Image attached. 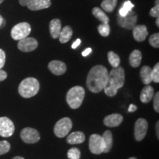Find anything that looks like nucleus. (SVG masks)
<instances>
[{"label":"nucleus","instance_id":"nucleus-42","mask_svg":"<svg viewBox=\"0 0 159 159\" xmlns=\"http://www.w3.org/2000/svg\"><path fill=\"white\" fill-rule=\"evenodd\" d=\"M156 25L158 26H159V17H158V18H156Z\"/></svg>","mask_w":159,"mask_h":159},{"label":"nucleus","instance_id":"nucleus-3","mask_svg":"<svg viewBox=\"0 0 159 159\" xmlns=\"http://www.w3.org/2000/svg\"><path fill=\"white\" fill-rule=\"evenodd\" d=\"M40 89L39 80L34 77H27L19 85V93L24 98H30L36 95Z\"/></svg>","mask_w":159,"mask_h":159},{"label":"nucleus","instance_id":"nucleus-33","mask_svg":"<svg viewBox=\"0 0 159 159\" xmlns=\"http://www.w3.org/2000/svg\"><path fill=\"white\" fill-rule=\"evenodd\" d=\"M152 99H153L154 110L157 113H159V92H156V94H154V97Z\"/></svg>","mask_w":159,"mask_h":159},{"label":"nucleus","instance_id":"nucleus-23","mask_svg":"<svg viewBox=\"0 0 159 159\" xmlns=\"http://www.w3.org/2000/svg\"><path fill=\"white\" fill-rule=\"evenodd\" d=\"M102 139L105 144L104 152H110L113 146V136L110 130L105 131L102 135Z\"/></svg>","mask_w":159,"mask_h":159},{"label":"nucleus","instance_id":"nucleus-24","mask_svg":"<svg viewBox=\"0 0 159 159\" xmlns=\"http://www.w3.org/2000/svg\"><path fill=\"white\" fill-rule=\"evenodd\" d=\"M92 13L102 24H108L109 18L108 16L105 14L102 10L99 8V7H94L92 10Z\"/></svg>","mask_w":159,"mask_h":159},{"label":"nucleus","instance_id":"nucleus-31","mask_svg":"<svg viewBox=\"0 0 159 159\" xmlns=\"http://www.w3.org/2000/svg\"><path fill=\"white\" fill-rule=\"evenodd\" d=\"M10 150H11V144L8 142L7 141L0 142V156L8 152Z\"/></svg>","mask_w":159,"mask_h":159},{"label":"nucleus","instance_id":"nucleus-44","mask_svg":"<svg viewBox=\"0 0 159 159\" xmlns=\"http://www.w3.org/2000/svg\"><path fill=\"white\" fill-rule=\"evenodd\" d=\"M128 159H137V158H135V157H130V158H129Z\"/></svg>","mask_w":159,"mask_h":159},{"label":"nucleus","instance_id":"nucleus-38","mask_svg":"<svg viewBox=\"0 0 159 159\" xmlns=\"http://www.w3.org/2000/svg\"><path fill=\"white\" fill-rule=\"evenodd\" d=\"M81 43V40L80 39H77L76 41H75L74 43H72V45H71V48L72 49H76L77 47H78V46Z\"/></svg>","mask_w":159,"mask_h":159},{"label":"nucleus","instance_id":"nucleus-28","mask_svg":"<svg viewBox=\"0 0 159 159\" xmlns=\"http://www.w3.org/2000/svg\"><path fill=\"white\" fill-rule=\"evenodd\" d=\"M98 31L102 36L107 37L110 34L111 27L108 24H101L98 26Z\"/></svg>","mask_w":159,"mask_h":159},{"label":"nucleus","instance_id":"nucleus-21","mask_svg":"<svg viewBox=\"0 0 159 159\" xmlns=\"http://www.w3.org/2000/svg\"><path fill=\"white\" fill-rule=\"evenodd\" d=\"M142 58V52L138 49L134 50L131 52V54L129 57V61H130V64L131 66L136 68L139 67V65L141 64Z\"/></svg>","mask_w":159,"mask_h":159},{"label":"nucleus","instance_id":"nucleus-17","mask_svg":"<svg viewBox=\"0 0 159 159\" xmlns=\"http://www.w3.org/2000/svg\"><path fill=\"white\" fill-rule=\"evenodd\" d=\"M155 94L154 89L152 86L148 85L141 91L140 100L143 103H148L152 100Z\"/></svg>","mask_w":159,"mask_h":159},{"label":"nucleus","instance_id":"nucleus-8","mask_svg":"<svg viewBox=\"0 0 159 159\" xmlns=\"http://www.w3.org/2000/svg\"><path fill=\"white\" fill-rule=\"evenodd\" d=\"M21 6H27L33 11L48 8L51 6V0H19Z\"/></svg>","mask_w":159,"mask_h":159},{"label":"nucleus","instance_id":"nucleus-9","mask_svg":"<svg viewBox=\"0 0 159 159\" xmlns=\"http://www.w3.org/2000/svg\"><path fill=\"white\" fill-rule=\"evenodd\" d=\"M117 21L119 26L127 30H133L137 23V15L134 11H130L125 16H118Z\"/></svg>","mask_w":159,"mask_h":159},{"label":"nucleus","instance_id":"nucleus-37","mask_svg":"<svg viewBox=\"0 0 159 159\" xmlns=\"http://www.w3.org/2000/svg\"><path fill=\"white\" fill-rule=\"evenodd\" d=\"M91 52H92V49L91 48H87L85 50H84L82 52V55L83 57H86L88 56L89 55H90L91 53Z\"/></svg>","mask_w":159,"mask_h":159},{"label":"nucleus","instance_id":"nucleus-2","mask_svg":"<svg viewBox=\"0 0 159 159\" xmlns=\"http://www.w3.org/2000/svg\"><path fill=\"white\" fill-rule=\"evenodd\" d=\"M125 79V70L122 66L113 69L110 73H108V82L103 89L105 94L108 97L116 96L119 89L124 85Z\"/></svg>","mask_w":159,"mask_h":159},{"label":"nucleus","instance_id":"nucleus-14","mask_svg":"<svg viewBox=\"0 0 159 159\" xmlns=\"http://www.w3.org/2000/svg\"><path fill=\"white\" fill-rule=\"evenodd\" d=\"M49 69L55 75H62L66 71V65L61 61H52L49 63Z\"/></svg>","mask_w":159,"mask_h":159},{"label":"nucleus","instance_id":"nucleus-32","mask_svg":"<svg viewBox=\"0 0 159 159\" xmlns=\"http://www.w3.org/2000/svg\"><path fill=\"white\" fill-rule=\"evenodd\" d=\"M152 80L153 82L159 83V63H157L154 68L152 69Z\"/></svg>","mask_w":159,"mask_h":159},{"label":"nucleus","instance_id":"nucleus-15","mask_svg":"<svg viewBox=\"0 0 159 159\" xmlns=\"http://www.w3.org/2000/svg\"><path fill=\"white\" fill-rule=\"evenodd\" d=\"M123 121V116L119 114H113L105 116L103 123L108 128H115L121 125Z\"/></svg>","mask_w":159,"mask_h":159},{"label":"nucleus","instance_id":"nucleus-18","mask_svg":"<svg viewBox=\"0 0 159 159\" xmlns=\"http://www.w3.org/2000/svg\"><path fill=\"white\" fill-rule=\"evenodd\" d=\"M85 134L81 131H76L69 134L66 139V142L69 144H78L84 142Z\"/></svg>","mask_w":159,"mask_h":159},{"label":"nucleus","instance_id":"nucleus-35","mask_svg":"<svg viewBox=\"0 0 159 159\" xmlns=\"http://www.w3.org/2000/svg\"><path fill=\"white\" fill-rule=\"evenodd\" d=\"M6 55L5 52L2 49H0V69H2L4 67L5 63Z\"/></svg>","mask_w":159,"mask_h":159},{"label":"nucleus","instance_id":"nucleus-22","mask_svg":"<svg viewBox=\"0 0 159 159\" xmlns=\"http://www.w3.org/2000/svg\"><path fill=\"white\" fill-rule=\"evenodd\" d=\"M72 29L69 26H66L63 29H61V33H60V35L58 37L61 43H64L68 42L69 40L71 39V38L72 37Z\"/></svg>","mask_w":159,"mask_h":159},{"label":"nucleus","instance_id":"nucleus-10","mask_svg":"<svg viewBox=\"0 0 159 159\" xmlns=\"http://www.w3.org/2000/svg\"><path fill=\"white\" fill-rule=\"evenodd\" d=\"M148 130V123L146 119L139 118L136 120L134 127V136L137 142H141L146 136Z\"/></svg>","mask_w":159,"mask_h":159},{"label":"nucleus","instance_id":"nucleus-4","mask_svg":"<svg viewBox=\"0 0 159 159\" xmlns=\"http://www.w3.org/2000/svg\"><path fill=\"white\" fill-rule=\"evenodd\" d=\"M85 90L81 86H74L68 91L66 94V102L71 108L77 109L82 105L85 97Z\"/></svg>","mask_w":159,"mask_h":159},{"label":"nucleus","instance_id":"nucleus-41","mask_svg":"<svg viewBox=\"0 0 159 159\" xmlns=\"http://www.w3.org/2000/svg\"><path fill=\"white\" fill-rule=\"evenodd\" d=\"M3 23H5V20H4L2 16L0 15V27L3 25Z\"/></svg>","mask_w":159,"mask_h":159},{"label":"nucleus","instance_id":"nucleus-34","mask_svg":"<svg viewBox=\"0 0 159 159\" xmlns=\"http://www.w3.org/2000/svg\"><path fill=\"white\" fill-rule=\"evenodd\" d=\"M150 15L152 17H156V18L159 17V5L158 4H156V5H155V7H153L152 9L150 10Z\"/></svg>","mask_w":159,"mask_h":159},{"label":"nucleus","instance_id":"nucleus-36","mask_svg":"<svg viewBox=\"0 0 159 159\" xmlns=\"http://www.w3.org/2000/svg\"><path fill=\"white\" fill-rule=\"evenodd\" d=\"M7 74L6 71H5L2 69H0V82L5 80L7 78Z\"/></svg>","mask_w":159,"mask_h":159},{"label":"nucleus","instance_id":"nucleus-1","mask_svg":"<svg viewBox=\"0 0 159 159\" xmlns=\"http://www.w3.org/2000/svg\"><path fill=\"white\" fill-rule=\"evenodd\" d=\"M108 79V71L102 65H97L89 71L86 79L89 90L93 93H99L105 89Z\"/></svg>","mask_w":159,"mask_h":159},{"label":"nucleus","instance_id":"nucleus-20","mask_svg":"<svg viewBox=\"0 0 159 159\" xmlns=\"http://www.w3.org/2000/svg\"><path fill=\"white\" fill-rule=\"evenodd\" d=\"M140 76L143 83L145 85L150 84L152 80V69L148 66H144L140 71Z\"/></svg>","mask_w":159,"mask_h":159},{"label":"nucleus","instance_id":"nucleus-27","mask_svg":"<svg viewBox=\"0 0 159 159\" xmlns=\"http://www.w3.org/2000/svg\"><path fill=\"white\" fill-rule=\"evenodd\" d=\"M108 58L109 63H110L113 68H117V67L119 66V64H120V57L114 52H109L108 53Z\"/></svg>","mask_w":159,"mask_h":159},{"label":"nucleus","instance_id":"nucleus-45","mask_svg":"<svg viewBox=\"0 0 159 159\" xmlns=\"http://www.w3.org/2000/svg\"><path fill=\"white\" fill-rule=\"evenodd\" d=\"M3 1H4V0H0V4L2 3V2H3Z\"/></svg>","mask_w":159,"mask_h":159},{"label":"nucleus","instance_id":"nucleus-25","mask_svg":"<svg viewBox=\"0 0 159 159\" xmlns=\"http://www.w3.org/2000/svg\"><path fill=\"white\" fill-rule=\"evenodd\" d=\"M134 7V5L133 4L130 0H126L124 3H123L122 7L119 9V16H125Z\"/></svg>","mask_w":159,"mask_h":159},{"label":"nucleus","instance_id":"nucleus-16","mask_svg":"<svg viewBox=\"0 0 159 159\" xmlns=\"http://www.w3.org/2000/svg\"><path fill=\"white\" fill-rule=\"evenodd\" d=\"M133 35L134 39L139 42H142L148 35V31L145 25H136L133 29Z\"/></svg>","mask_w":159,"mask_h":159},{"label":"nucleus","instance_id":"nucleus-12","mask_svg":"<svg viewBox=\"0 0 159 159\" xmlns=\"http://www.w3.org/2000/svg\"><path fill=\"white\" fill-rule=\"evenodd\" d=\"M21 139L24 142L27 144H35L40 140V134L39 131L34 128H25L21 130Z\"/></svg>","mask_w":159,"mask_h":159},{"label":"nucleus","instance_id":"nucleus-26","mask_svg":"<svg viewBox=\"0 0 159 159\" xmlns=\"http://www.w3.org/2000/svg\"><path fill=\"white\" fill-rule=\"evenodd\" d=\"M117 4V0H103L101 3V7L103 11L111 13L116 7Z\"/></svg>","mask_w":159,"mask_h":159},{"label":"nucleus","instance_id":"nucleus-40","mask_svg":"<svg viewBox=\"0 0 159 159\" xmlns=\"http://www.w3.org/2000/svg\"><path fill=\"white\" fill-rule=\"evenodd\" d=\"M158 126H159V122L158 121L156 123V134H157V138H159V133H158Z\"/></svg>","mask_w":159,"mask_h":159},{"label":"nucleus","instance_id":"nucleus-11","mask_svg":"<svg viewBox=\"0 0 159 159\" xmlns=\"http://www.w3.org/2000/svg\"><path fill=\"white\" fill-rule=\"evenodd\" d=\"M15 130V126L11 119L5 116L0 117V136L7 138L11 136Z\"/></svg>","mask_w":159,"mask_h":159},{"label":"nucleus","instance_id":"nucleus-7","mask_svg":"<svg viewBox=\"0 0 159 159\" xmlns=\"http://www.w3.org/2000/svg\"><path fill=\"white\" fill-rule=\"evenodd\" d=\"M89 150L91 153L99 155L104 152L105 144L102 136L98 134L91 135L89 138Z\"/></svg>","mask_w":159,"mask_h":159},{"label":"nucleus","instance_id":"nucleus-30","mask_svg":"<svg viewBox=\"0 0 159 159\" xmlns=\"http://www.w3.org/2000/svg\"><path fill=\"white\" fill-rule=\"evenodd\" d=\"M149 43L154 48H158L159 47V34L158 33H154L151 35L149 39Z\"/></svg>","mask_w":159,"mask_h":159},{"label":"nucleus","instance_id":"nucleus-29","mask_svg":"<svg viewBox=\"0 0 159 159\" xmlns=\"http://www.w3.org/2000/svg\"><path fill=\"white\" fill-rule=\"evenodd\" d=\"M80 151L76 148H71L67 152V157L69 159H80Z\"/></svg>","mask_w":159,"mask_h":159},{"label":"nucleus","instance_id":"nucleus-13","mask_svg":"<svg viewBox=\"0 0 159 159\" xmlns=\"http://www.w3.org/2000/svg\"><path fill=\"white\" fill-rule=\"evenodd\" d=\"M38 41L36 39H33V38L27 37L25 39H23L19 41L18 43V48L19 50L24 52H30L35 50L38 47Z\"/></svg>","mask_w":159,"mask_h":159},{"label":"nucleus","instance_id":"nucleus-19","mask_svg":"<svg viewBox=\"0 0 159 159\" xmlns=\"http://www.w3.org/2000/svg\"><path fill=\"white\" fill-rule=\"evenodd\" d=\"M61 21L58 19H52L49 23V32L53 39H57L61 31Z\"/></svg>","mask_w":159,"mask_h":159},{"label":"nucleus","instance_id":"nucleus-43","mask_svg":"<svg viewBox=\"0 0 159 159\" xmlns=\"http://www.w3.org/2000/svg\"><path fill=\"white\" fill-rule=\"evenodd\" d=\"M13 159H25V158H22V157H21V156H16V157H14V158H13Z\"/></svg>","mask_w":159,"mask_h":159},{"label":"nucleus","instance_id":"nucleus-5","mask_svg":"<svg viewBox=\"0 0 159 159\" xmlns=\"http://www.w3.org/2000/svg\"><path fill=\"white\" fill-rule=\"evenodd\" d=\"M72 128V121L68 117H64L57 121L54 128L55 135L58 138L67 136Z\"/></svg>","mask_w":159,"mask_h":159},{"label":"nucleus","instance_id":"nucleus-39","mask_svg":"<svg viewBox=\"0 0 159 159\" xmlns=\"http://www.w3.org/2000/svg\"><path fill=\"white\" fill-rule=\"evenodd\" d=\"M137 106L136 105H135L134 104H130V106H129L128 108V112L130 113H132V112H134V111H136L137 110Z\"/></svg>","mask_w":159,"mask_h":159},{"label":"nucleus","instance_id":"nucleus-6","mask_svg":"<svg viewBox=\"0 0 159 159\" xmlns=\"http://www.w3.org/2000/svg\"><path fill=\"white\" fill-rule=\"evenodd\" d=\"M31 32V26L27 22H21L16 25L11 30V37L16 41L28 37Z\"/></svg>","mask_w":159,"mask_h":159}]
</instances>
